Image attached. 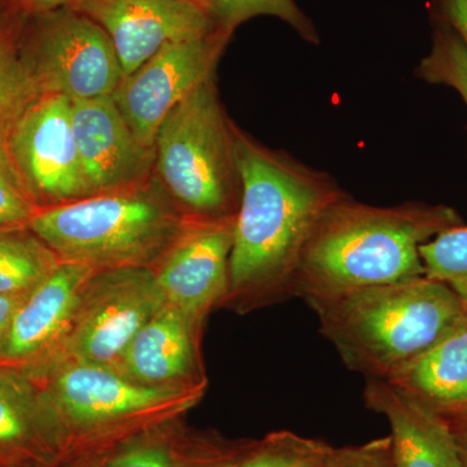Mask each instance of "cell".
<instances>
[{
  "mask_svg": "<svg viewBox=\"0 0 467 467\" xmlns=\"http://www.w3.org/2000/svg\"><path fill=\"white\" fill-rule=\"evenodd\" d=\"M241 202L221 306L236 312L295 297L297 267L313 227L346 195L333 178L234 131Z\"/></svg>",
  "mask_w": 467,
  "mask_h": 467,
  "instance_id": "cell-1",
  "label": "cell"
},
{
  "mask_svg": "<svg viewBox=\"0 0 467 467\" xmlns=\"http://www.w3.org/2000/svg\"><path fill=\"white\" fill-rule=\"evenodd\" d=\"M463 225L447 205L373 207L343 195L325 209L304 247L295 297L309 301L426 275L420 247Z\"/></svg>",
  "mask_w": 467,
  "mask_h": 467,
  "instance_id": "cell-2",
  "label": "cell"
},
{
  "mask_svg": "<svg viewBox=\"0 0 467 467\" xmlns=\"http://www.w3.org/2000/svg\"><path fill=\"white\" fill-rule=\"evenodd\" d=\"M306 304L349 370L387 382L456 330L467 315L456 292L426 275Z\"/></svg>",
  "mask_w": 467,
  "mask_h": 467,
  "instance_id": "cell-3",
  "label": "cell"
},
{
  "mask_svg": "<svg viewBox=\"0 0 467 467\" xmlns=\"http://www.w3.org/2000/svg\"><path fill=\"white\" fill-rule=\"evenodd\" d=\"M26 374L57 427L61 466L81 460L104 462L134 439L177 422L207 389H152L112 368L64 359Z\"/></svg>",
  "mask_w": 467,
  "mask_h": 467,
  "instance_id": "cell-4",
  "label": "cell"
},
{
  "mask_svg": "<svg viewBox=\"0 0 467 467\" xmlns=\"http://www.w3.org/2000/svg\"><path fill=\"white\" fill-rule=\"evenodd\" d=\"M187 220L152 175L128 189L39 209L27 227L61 261L100 270L155 266Z\"/></svg>",
  "mask_w": 467,
  "mask_h": 467,
  "instance_id": "cell-5",
  "label": "cell"
},
{
  "mask_svg": "<svg viewBox=\"0 0 467 467\" xmlns=\"http://www.w3.org/2000/svg\"><path fill=\"white\" fill-rule=\"evenodd\" d=\"M214 77L177 104L156 133L153 177L187 218L236 217L241 180Z\"/></svg>",
  "mask_w": 467,
  "mask_h": 467,
  "instance_id": "cell-6",
  "label": "cell"
},
{
  "mask_svg": "<svg viewBox=\"0 0 467 467\" xmlns=\"http://www.w3.org/2000/svg\"><path fill=\"white\" fill-rule=\"evenodd\" d=\"M18 51L41 94L72 101L110 97L124 78L109 36L77 9L26 18Z\"/></svg>",
  "mask_w": 467,
  "mask_h": 467,
  "instance_id": "cell-7",
  "label": "cell"
},
{
  "mask_svg": "<svg viewBox=\"0 0 467 467\" xmlns=\"http://www.w3.org/2000/svg\"><path fill=\"white\" fill-rule=\"evenodd\" d=\"M164 306L152 267L97 270L86 285L63 346L48 362L64 359L115 370L126 347Z\"/></svg>",
  "mask_w": 467,
  "mask_h": 467,
  "instance_id": "cell-8",
  "label": "cell"
},
{
  "mask_svg": "<svg viewBox=\"0 0 467 467\" xmlns=\"http://www.w3.org/2000/svg\"><path fill=\"white\" fill-rule=\"evenodd\" d=\"M9 153L39 209L91 196L75 130L72 100L42 94L5 133Z\"/></svg>",
  "mask_w": 467,
  "mask_h": 467,
  "instance_id": "cell-9",
  "label": "cell"
},
{
  "mask_svg": "<svg viewBox=\"0 0 467 467\" xmlns=\"http://www.w3.org/2000/svg\"><path fill=\"white\" fill-rule=\"evenodd\" d=\"M230 36L218 30L201 38L171 43L122 78L112 99L140 142L153 147L168 113L214 77Z\"/></svg>",
  "mask_w": 467,
  "mask_h": 467,
  "instance_id": "cell-10",
  "label": "cell"
},
{
  "mask_svg": "<svg viewBox=\"0 0 467 467\" xmlns=\"http://www.w3.org/2000/svg\"><path fill=\"white\" fill-rule=\"evenodd\" d=\"M235 220L189 218L152 267L165 303L198 325L225 299Z\"/></svg>",
  "mask_w": 467,
  "mask_h": 467,
  "instance_id": "cell-11",
  "label": "cell"
},
{
  "mask_svg": "<svg viewBox=\"0 0 467 467\" xmlns=\"http://www.w3.org/2000/svg\"><path fill=\"white\" fill-rule=\"evenodd\" d=\"M73 9L90 17L107 33L124 77L171 43L223 30L201 5L192 2L79 0Z\"/></svg>",
  "mask_w": 467,
  "mask_h": 467,
  "instance_id": "cell-12",
  "label": "cell"
},
{
  "mask_svg": "<svg viewBox=\"0 0 467 467\" xmlns=\"http://www.w3.org/2000/svg\"><path fill=\"white\" fill-rule=\"evenodd\" d=\"M72 124L91 195L152 178L155 149L138 140L112 95L72 101Z\"/></svg>",
  "mask_w": 467,
  "mask_h": 467,
  "instance_id": "cell-13",
  "label": "cell"
},
{
  "mask_svg": "<svg viewBox=\"0 0 467 467\" xmlns=\"http://www.w3.org/2000/svg\"><path fill=\"white\" fill-rule=\"evenodd\" d=\"M95 272L97 269L85 264L60 260L18 308L0 358L5 362L2 367L29 373L57 356Z\"/></svg>",
  "mask_w": 467,
  "mask_h": 467,
  "instance_id": "cell-14",
  "label": "cell"
},
{
  "mask_svg": "<svg viewBox=\"0 0 467 467\" xmlns=\"http://www.w3.org/2000/svg\"><path fill=\"white\" fill-rule=\"evenodd\" d=\"M201 327L165 303L126 347L115 371L152 389H207L199 358Z\"/></svg>",
  "mask_w": 467,
  "mask_h": 467,
  "instance_id": "cell-15",
  "label": "cell"
},
{
  "mask_svg": "<svg viewBox=\"0 0 467 467\" xmlns=\"http://www.w3.org/2000/svg\"><path fill=\"white\" fill-rule=\"evenodd\" d=\"M362 398L389 420L395 467H463L448 423L395 384L367 379Z\"/></svg>",
  "mask_w": 467,
  "mask_h": 467,
  "instance_id": "cell-16",
  "label": "cell"
},
{
  "mask_svg": "<svg viewBox=\"0 0 467 467\" xmlns=\"http://www.w3.org/2000/svg\"><path fill=\"white\" fill-rule=\"evenodd\" d=\"M60 441L38 386L0 365V467H60Z\"/></svg>",
  "mask_w": 467,
  "mask_h": 467,
  "instance_id": "cell-17",
  "label": "cell"
},
{
  "mask_svg": "<svg viewBox=\"0 0 467 467\" xmlns=\"http://www.w3.org/2000/svg\"><path fill=\"white\" fill-rule=\"evenodd\" d=\"M389 383L444 420L467 417V315L456 330Z\"/></svg>",
  "mask_w": 467,
  "mask_h": 467,
  "instance_id": "cell-18",
  "label": "cell"
},
{
  "mask_svg": "<svg viewBox=\"0 0 467 467\" xmlns=\"http://www.w3.org/2000/svg\"><path fill=\"white\" fill-rule=\"evenodd\" d=\"M57 254L29 227L0 230V294H26L51 275Z\"/></svg>",
  "mask_w": 467,
  "mask_h": 467,
  "instance_id": "cell-19",
  "label": "cell"
},
{
  "mask_svg": "<svg viewBox=\"0 0 467 467\" xmlns=\"http://www.w3.org/2000/svg\"><path fill=\"white\" fill-rule=\"evenodd\" d=\"M24 21L9 15L0 18V133H7L15 119L42 95L18 51Z\"/></svg>",
  "mask_w": 467,
  "mask_h": 467,
  "instance_id": "cell-20",
  "label": "cell"
},
{
  "mask_svg": "<svg viewBox=\"0 0 467 467\" xmlns=\"http://www.w3.org/2000/svg\"><path fill=\"white\" fill-rule=\"evenodd\" d=\"M218 26L233 34L245 21L273 16L288 24L306 41L318 43L317 30L295 0H199Z\"/></svg>",
  "mask_w": 467,
  "mask_h": 467,
  "instance_id": "cell-21",
  "label": "cell"
},
{
  "mask_svg": "<svg viewBox=\"0 0 467 467\" xmlns=\"http://www.w3.org/2000/svg\"><path fill=\"white\" fill-rule=\"evenodd\" d=\"M177 422L152 430L104 460L103 467H180L193 435L180 430Z\"/></svg>",
  "mask_w": 467,
  "mask_h": 467,
  "instance_id": "cell-22",
  "label": "cell"
},
{
  "mask_svg": "<svg viewBox=\"0 0 467 467\" xmlns=\"http://www.w3.org/2000/svg\"><path fill=\"white\" fill-rule=\"evenodd\" d=\"M416 76L427 84L453 88L467 106V47L441 18H434L431 50L420 60Z\"/></svg>",
  "mask_w": 467,
  "mask_h": 467,
  "instance_id": "cell-23",
  "label": "cell"
},
{
  "mask_svg": "<svg viewBox=\"0 0 467 467\" xmlns=\"http://www.w3.org/2000/svg\"><path fill=\"white\" fill-rule=\"evenodd\" d=\"M331 450L333 447L324 441L284 430L254 441L234 467H318Z\"/></svg>",
  "mask_w": 467,
  "mask_h": 467,
  "instance_id": "cell-24",
  "label": "cell"
},
{
  "mask_svg": "<svg viewBox=\"0 0 467 467\" xmlns=\"http://www.w3.org/2000/svg\"><path fill=\"white\" fill-rule=\"evenodd\" d=\"M426 276L456 292L467 308V226L453 227L420 247Z\"/></svg>",
  "mask_w": 467,
  "mask_h": 467,
  "instance_id": "cell-25",
  "label": "cell"
},
{
  "mask_svg": "<svg viewBox=\"0 0 467 467\" xmlns=\"http://www.w3.org/2000/svg\"><path fill=\"white\" fill-rule=\"evenodd\" d=\"M38 211L9 153L5 133H0V230L27 227Z\"/></svg>",
  "mask_w": 467,
  "mask_h": 467,
  "instance_id": "cell-26",
  "label": "cell"
},
{
  "mask_svg": "<svg viewBox=\"0 0 467 467\" xmlns=\"http://www.w3.org/2000/svg\"><path fill=\"white\" fill-rule=\"evenodd\" d=\"M254 441H226L217 436L193 435L180 467H234Z\"/></svg>",
  "mask_w": 467,
  "mask_h": 467,
  "instance_id": "cell-27",
  "label": "cell"
},
{
  "mask_svg": "<svg viewBox=\"0 0 467 467\" xmlns=\"http://www.w3.org/2000/svg\"><path fill=\"white\" fill-rule=\"evenodd\" d=\"M318 467H395L391 438L387 436L350 447H333Z\"/></svg>",
  "mask_w": 467,
  "mask_h": 467,
  "instance_id": "cell-28",
  "label": "cell"
},
{
  "mask_svg": "<svg viewBox=\"0 0 467 467\" xmlns=\"http://www.w3.org/2000/svg\"><path fill=\"white\" fill-rule=\"evenodd\" d=\"M79 0H0L5 15L27 18L61 8H73Z\"/></svg>",
  "mask_w": 467,
  "mask_h": 467,
  "instance_id": "cell-29",
  "label": "cell"
},
{
  "mask_svg": "<svg viewBox=\"0 0 467 467\" xmlns=\"http://www.w3.org/2000/svg\"><path fill=\"white\" fill-rule=\"evenodd\" d=\"M436 15L454 30L467 47V0H435Z\"/></svg>",
  "mask_w": 467,
  "mask_h": 467,
  "instance_id": "cell-30",
  "label": "cell"
},
{
  "mask_svg": "<svg viewBox=\"0 0 467 467\" xmlns=\"http://www.w3.org/2000/svg\"><path fill=\"white\" fill-rule=\"evenodd\" d=\"M27 295L29 292L26 294H0V358L5 355L15 316Z\"/></svg>",
  "mask_w": 467,
  "mask_h": 467,
  "instance_id": "cell-31",
  "label": "cell"
},
{
  "mask_svg": "<svg viewBox=\"0 0 467 467\" xmlns=\"http://www.w3.org/2000/svg\"><path fill=\"white\" fill-rule=\"evenodd\" d=\"M445 422L450 426L463 467H467V417L456 418Z\"/></svg>",
  "mask_w": 467,
  "mask_h": 467,
  "instance_id": "cell-32",
  "label": "cell"
},
{
  "mask_svg": "<svg viewBox=\"0 0 467 467\" xmlns=\"http://www.w3.org/2000/svg\"><path fill=\"white\" fill-rule=\"evenodd\" d=\"M61 467H103V462H101V461L95 460H81L67 463V465H63Z\"/></svg>",
  "mask_w": 467,
  "mask_h": 467,
  "instance_id": "cell-33",
  "label": "cell"
},
{
  "mask_svg": "<svg viewBox=\"0 0 467 467\" xmlns=\"http://www.w3.org/2000/svg\"><path fill=\"white\" fill-rule=\"evenodd\" d=\"M171 2H192L198 3V5H201V3H199V0H171Z\"/></svg>",
  "mask_w": 467,
  "mask_h": 467,
  "instance_id": "cell-34",
  "label": "cell"
}]
</instances>
